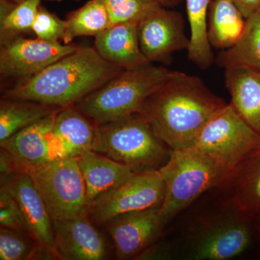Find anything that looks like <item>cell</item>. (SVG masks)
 <instances>
[{
    "label": "cell",
    "instance_id": "obj_27",
    "mask_svg": "<svg viewBox=\"0 0 260 260\" xmlns=\"http://www.w3.org/2000/svg\"><path fill=\"white\" fill-rule=\"evenodd\" d=\"M42 0H25L16 5L8 15L0 17V44L3 45L21 34L32 31Z\"/></svg>",
    "mask_w": 260,
    "mask_h": 260
},
{
    "label": "cell",
    "instance_id": "obj_19",
    "mask_svg": "<svg viewBox=\"0 0 260 260\" xmlns=\"http://www.w3.org/2000/svg\"><path fill=\"white\" fill-rule=\"evenodd\" d=\"M86 187L89 205L103 193L131 177L135 172L124 164L93 150L77 158Z\"/></svg>",
    "mask_w": 260,
    "mask_h": 260
},
{
    "label": "cell",
    "instance_id": "obj_12",
    "mask_svg": "<svg viewBox=\"0 0 260 260\" xmlns=\"http://www.w3.org/2000/svg\"><path fill=\"white\" fill-rule=\"evenodd\" d=\"M138 39L143 55L151 63L170 62L174 52L187 50L189 45L182 15L162 6L138 23Z\"/></svg>",
    "mask_w": 260,
    "mask_h": 260
},
{
    "label": "cell",
    "instance_id": "obj_18",
    "mask_svg": "<svg viewBox=\"0 0 260 260\" xmlns=\"http://www.w3.org/2000/svg\"><path fill=\"white\" fill-rule=\"evenodd\" d=\"M239 209L256 218L260 215V149L232 169L218 186Z\"/></svg>",
    "mask_w": 260,
    "mask_h": 260
},
{
    "label": "cell",
    "instance_id": "obj_34",
    "mask_svg": "<svg viewBox=\"0 0 260 260\" xmlns=\"http://www.w3.org/2000/svg\"><path fill=\"white\" fill-rule=\"evenodd\" d=\"M164 8H173L180 4L181 0H153Z\"/></svg>",
    "mask_w": 260,
    "mask_h": 260
},
{
    "label": "cell",
    "instance_id": "obj_26",
    "mask_svg": "<svg viewBox=\"0 0 260 260\" xmlns=\"http://www.w3.org/2000/svg\"><path fill=\"white\" fill-rule=\"evenodd\" d=\"M54 259L25 233L0 228V259Z\"/></svg>",
    "mask_w": 260,
    "mask_h": 260
},
{
    "label": "cell",
    "instance_id": "obj_22",
    "mask_svg": "<svg viewBox=\"0 0 260 260\" xmlns=\"http://www.w3.org/2000/svg\"><path fill=\"white\" fill-rule=\"evenodd\" d=\"M211 0H186L190 35L188 59L201 70H207L215 61L208 37V15Z\"/></svg>",
    "mask_w": 260,
    "mask_h": 260
},
{
    "label": "cell",
    "instance_id": "obj_33",
    "mask_svg": "<svg viewBox=\"0 0 260 260\" xmlns=\"http://www.w3.org/2000/svg\"><path fill=\"white\" fill-rule=\"evenodd\" d=\"M235 5L245 19L260 9V0H229Z\"/></svg>",
    "mask_w": 260,
    "mask_h": 260
},
{
    "label": "cell",
    "instance_id": "obj_28",
    "mask_svg": "<svg viewBox=\"0 0 260 260\" xmlns=\"http://www.w3.org/2000/svg\"><path fill=\"white\" fill-rule=\"evenodd\" d=\"M110 18L115 24L139 23L155 9L161 6L153 0H102Z\"/></svg>",
    "mask_w": 260,
    "mask_h": 260
},
{
    "label": "cell",
    "instance_id": "obj_3",
    "mask_svg": "<svg viewBox=\"0 0 260 260\" xmlns=\"http://www.w3.org/2000/svg\"><path fill=\"white\" fill-rule=\"evenodd\" d=\"M255 218L225 195L215 208L200 214L186 234L189 259L229 260L244 254L252 243Z\"/></svg>",
    "mask_w": 260,
    "mask_h": 260
},
{
    "label": "cell",
    "instance_id": "obj_15",
    "mask_svg": "<svg viewBox=\"0 0 260 260\" xmlns=\"http://www.w3.org/2000/svg\"><path fill=\"white\" fill-rule=\"evenodd\" d=\"M54 227L57 259L102 260L107 257L104 237L88 215L56 222Z\"/></svg>",
    "mask_w": 260,
    "mask_h": 260
},
{
    "label": "cell",
    "instance_id": "obj_14",
    "mask_svg": "<svg viewBox=\"0 0 260 260\" xmlns=\"http://www.w3.org/2000/svg\"><path fill=\"white\" fill-rule=\"evenodd\" d=\"M59 111L0 142V147L14 158L18 172L59 159L53 137V126Z\"/></svg>",
    "mask_w": 260,
    "mask_h": 260
},
{
    "label": "cell",
    "instance_id": "obj_17",
    "mask_svg": "<svg viewBox=\"0 0 260 260\" xmlns=\"http://www.w3.org/2000/svg\"><path fill=\"white\" fill-rule=\"evenodd\" d=\"M93 47L105 60L124 70L150 63L140 49L138 23L110 25L95 37Z\"/></svg>",
    "mask_w": 260,
    "mask_h": 260
},
{
    "label": "cell",
    "instance_id": "obj_11",
    "mask_svg": "<svg viewBox=\"0 0 260 260\" xmlns=\"http://www.w3.org/2000/svg\"><path fill=\"white\" fill-rule=\"evenodd\" d=\"M0 179V189L10 195L18 205L26 234L57 259L54 223L31 177L25 172H15Z\"/></svg>",
    "mask_w": 260,
    "mask_h": 260
},
{
    "label": "cell",
    "instance_id": "obj_37",
    "mask_svg": "<svg viewBox=\"0 0 260 260\" xmlns=\"http://www.w3.org/2000/svg\"><path fill=\"white\" fill-rule=\"evenodd\" d=\"M48 1H51V2H61V1H64V0H48ZM73 1H80V0H73Z\"/></svg>",
    "mask_w": 260,
    "mask_h": 260
},
{
    "label": "cell",
    "instance_id": "obj_13",
    "mask_svg": "<svg viewBox=\"0 0 260 260\" xmlns=\"http://www.w3.org/2000/svg\"><path fill=\"white\" fill-rule=\"evenodd\" d=\"M106 225L114 242L116 257L121 260L135 259L156 242L165 226L160 208L122 214Z\"/></svg>",
    "mask_w": 260,
    "mask_h": 260
},
{
    "label": "cell",
    "instance_id": "obj_5",
    "mask_svg": "<svg viewBox=\"0 0 260 260\" xmlns=\"http://www.w3.org/2000/svg\"><path fill=\"white\" fill-rule=\"evenodd\" d=\"M172 71L150 62L123 70L75 107L99 125L139 113L147 98Z\"/></svg>",
    "mask_w": 260,
    "mask_h": 260
},
{
    "label": "cell",
    "instance_id": "obj_29",
    "mask_svg": "<svg viewBox=\"0 0 260 260\" xmlns=\"http://www.w3.org/2000/svg\"><path fill=\"white\" fill-rule=\"evenodd\" d=\"M66 20H61L41 5L32 26L37 38L49 42H60L66 30Z\"/></svg>",
    "mask_w": 260,
    "mask_h": 260
},
{
    "label": "cell",
    "instance_id": "obj_30",
    "mask_svg": "<svg viewBox=\"0 0 260 260\" xmlns=\"http://www.w3.org/2000/svg\"><path fill=\"white\" fill-rule=\"evenodd\" d=\"M0 228L25 233L18 205L6 191L0 189Z\"/></svg>",
    "mask_w": 260,
    "mask_h": 260
},
{
    "label": "cell",
    "instance_id": "obj_24",
    "mask_svg": "<svg viewBox=\"0 0 260 260\" xmlns=\"http://www.w3.org/2000/svg\"><path fill=\"white\" fill-rule=\"evenodd\" d=\"M61 108L31 101L2 99L0 102V142L42 120Z\"/></svg>",
    "mask_w": 260,
    "mask_h": 260
},
{
    "label": "cell",
    "instance_id": "obj_20",
    "mask_svg": "<svg viewBox=\"0 0 260 260\" xmlns=\"http://www.w3.org/2000/svg\"><path fill=\"white\" fill-rule=\"evenodd\" d=\"M225 85L230 104L260 135V71L246 68L225 69Z\"/></svg>",
    "mask_w": 260,
    "mask_h": 260
},
{
    "label": "cell",
    "instance_id": "obj_4",
    "mask_svg": "<svg viewBox=\"0 0 260 260\" xmlns=\"http://www.w3.org/2000/svg\"><path fill=\"white\" fill-rule=\"evenodd\" d=\"M232 171L194 146L172 150L167 164L159 169L165 184L160 207L164 225L206 191L220 186Z\"/></svg>",
    "mask_w": 260,
    "mask_h": 260
},
{
    "label": "cell",
    "instance_id": "obj_6",
    "mask_svg": "<svg viewBox=\"0 0 260 260\" xmlns=\"http://www.w3.org/2000/svg\"><path fill=\"white\" fill-rule=\"evenodd\" d=\"M93 150L140 172L159 170L172 149L157 136L144 116L135 113L99 124Z\"/></svg>",
    "mask_w": 260,
    "mask_h": 260
},
{
    "label": "cell",
    "instance_id": "obj_35",
    "mask_svg": "<svg viewBox=\"0 0 260 260\" xmlns=\"http://www.w3.org/2000/svg\"><path fill=\"white\" fill-rule=\"evenodd\" d=\"M256 231L258 232V235L260 237V215L255 218Z\"/></svg>",
    "mask_w": 260,
    "mask_h": 260
},
{
    "label": "cell",
    "instance_id": "obj_25",
    "mask_svg": "<svg viewBox=\"0 0 260 260\" xmlns=\"http://www.w3.org/2000/svg\"><path fill=\"white\" fill-rule=\"evenodd\" d=\"M63 44H70L76 38L95 37L111 25L110 18L102 0H89L83 6L70 12L66 18Z\"/></svg>",
    "mask_w": 260,
    "mask_h": 260
},
{
    "label": "cell",
    "instance_id": "obj_23",
    "mask_svg": "<svg viewBox=\"0 0 260 260\" xmlns=\"http://www.w3.org/2000/svg\"><path fill=\"white\" fill-rule=\"evenodd\" d=\"M215 61L224 69L246 68L260 71V9L246 19L245 28L239 42L220 51Z\"/></svg>",
    "mask_w": 260,
    "mask_h": 260
},
{
    "label": "cell",
    "instance_id": "obj_7",
    "mask_svg": "<svg viewBox=\"0 0 260 260\" xmlns=\"http://www.w3.org/2000/svg\"><path fill=\"white\" fill-rule=\"evenodd\" d=\"M53 223L88 215L86 187L77 158L56 159L27 169Z\"/></svg>",
    "mask_w": 260,
    "mask_h": 260
},
{
    "label": "cell",
    "instance_id": "obj_32",
    "mask_svg": "<svg viewBox=\"0 0 260 260\" xmlns=\"http://www.w3.org/2000/svg\"><path fill=\"white\" fill-rule=\"evenodd\" d=\"M18 172L16 162L11 153L3 148H0V173L1 177Z\"/></svg>",
    "mask_w": 260,
    "mask_h": 260
},
{
    "label": "cell",
    "instance_id": "obj_1",
    "mask_svg": "<svg viewBox=\"0 0 260 260\" xmlns=\"http://www.w3.org/2000/svg\"><path fill=\"white\" fill-rule=\"evenodd\" d=\"M227 104L199 77L172 70L139 113L174 150L190 146L210 118Z\"/></svg>",
    "mask_w": 260,
    "mask_h": 260
},
{
    "label": "cell",
    "instance_id": "obj_21",
    "mask_svg": "<svg viewBox=\"0 0 260 260\" xmlns=\"http://www.w3.org/2000/svg\"><path fill=\"white\" fill-rule=\"evenodd\" d=\"M246 19L229 0H211L208 15V37L212 48L234 47L245 28Z\"/></svg>",
    "mask_w": 260,
    "mask_h": 260
},
{
    "label": "cell",
    "instance_id": "obj_31",
    "mask_svg": "<svg viewBox=\"0 0 260 260\" xmlns=\"http://www.w3.org/2000/svg\"><path fill=\"white\" fill-rule=\"evenodd\" d=\"M172 256L170 248L155 243L140 253L135 259H167L172 257Z\"/></svg>",
    "mask_w": 260,
    "mask_h": 260
},
{
    "label": "cell",
    "instance_id": "obj_10",
    "mask_svg": "<svg viewBox=\"0 0 260 260\" xmlns=\"http://www.w3.org/2000/svg\"><path fill=\"white\" fill-rule=\"evenodd\" d=\"M76 44L49 42L37 38L18 37L3 45L0 50L2 78L20 82L32 78L64 56L74 52Z\"/></svg>",
    "mask_w": 260,
    "mask_h": 260
},
{
    "label": "cell",
    "instance_id": "obj_9",
    "mask_svg": "<svg viewBox=\"0 0 260 260\" xmlns=\"http://www.w3.org/2000/svg\"><path fill=\"white\" fill-rule=\"evenodd\" d=\"M164 197L165 184L159 170L135 172L94 200L88 215L95 223L104 225L122 214L160 208Z\"/></svg>",
    "mask_w": 260,
    "mask_h": 260
},
{
    "label": "cell",
    "instance_id": "obj_36",
    "mask_svg": "<svg viewBox=\"0 0 260 260\" xmlns=\"http://www.w3.org/2000/svg\"><path fill=\"white\" fill-rule=\"evenodd\" d=\"M9 1L12 2V3H15V4L19 5L20 3H23L25 0H9Z\"/></svg>",
    "mask_w": 260,
    "mask_h": 260
},
{
    "label": "cell",
    "instance_id": "obj_2",
    "mask_svg": "<svg viewBox=\"0 0 260 260\" xmlns=\"http://www.w3.org/2000/svg\"><path fill=\"white\" fill-rule=\"evenodd\" d=\"M123 70L105 60L95 48L79 47L39 74L7 89L2 99L59 108L75 106Z\"/></svg>",
    "mask_w": 260,
    "mask_h": 260
},
{
    "label": "cell",
    "instance_id": "obj_8",
    "mask_svg": "<svg viewBox=\"0 0 260 260\" xmlns=\"http://www.w3.org/2000/svg\"><path fill=\"white\" fill-rule=\"evenodd\" d=\"M234 169L260 149V135L229 104L218 111L205 124L192 144Z\"/></svg>",
    "mask_w": 260,
    "mask_h": 260
},
{
    "label": "cell",
    "instance_id": "obj_16",
    "mask_svg": "<svg viewBox=\"0 0 260 260\" xmlns=\"http://www.w3.org/2000/svg\"><path fill=\"white\" fill-rule=\"evenodd\" d=\"M99 124L75 106L61 108L56 113L53 136L59 158H78L93 150Z\"/></svg>",
    "mask_w": 260,
    "mask_h": 260
}]
</instances>
